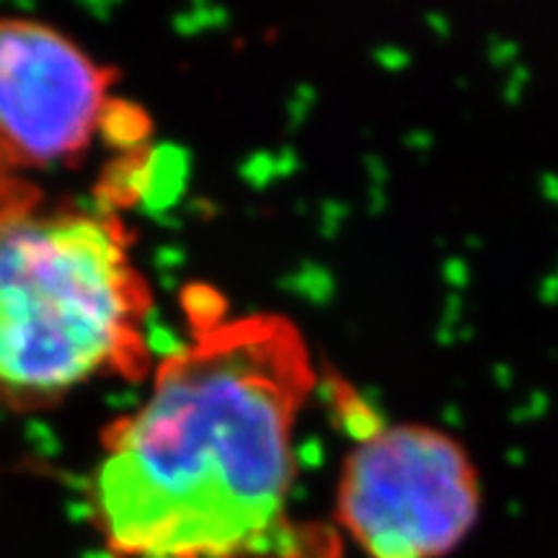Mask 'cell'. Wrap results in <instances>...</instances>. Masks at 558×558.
Returning a JSON list of instances; mask_svg holds the SVG:
<instances>
[{
	"mask_svg": "<svg viewBox=\"0 0 558 558\" xmlns=\"http://www.w3.org/2000/svg\"><path fill=\"white\" fill-rule=\"evenodd\" d=\"M190 333L150 393L101 432L88 514L114 558H339L290 514L295 427L316 386L311 347L282 313H230L186 292Z\"/></svg>",
	"mask_w": 558,
	"mask_h": 558,
	"instance_id": "cell-1",
	"label": "cell"
},
{
	"mask_svg": "<svg viewBox=\"0 0 558 558\" xmlns=\"http://www.w3.org/2000/svg\"><path fill=\"white\" fill-rule=\"evenodd\" d=\"M153 290L120 215L41 207L0 222V407L39 411L153 373Z\"/></svg>",
	"mask_w": 558,
	"mask_h": 558,
	"instance_id": "cell-2",
	"label": "cell"
},
{
	"mask_svg": "<svg viewBox=\"0 0 558 558\" xmlns=\"http://www.w3.org/2000/svg\"><path fill=\"white\" fill-rule=\"evenodd\" d=\"M481 512L471 452L445 429L403 422L360 437L341 465L337 520L367 558H445Z\"/></svg>",
	"mask_w": 558,
	"mask_h": 558,
	"instance_id": "cell-3",
	"label": "cell"
},
{
	"mask_svg": "<svg viewBox=\"0 0 558 558\" xmlns=\"http://www.w3.org/2000/svg\"><path fill=\"white\" fill-rule=\"evenodd\" d=\"M114 86L117 70L58 26L0 16V156L19 171L78 166L104 140L143 135Z\"/></svg>",
	"mask_w": 558,
	"mask_h": 558,
	"instance_id": "cell-4",
	"label": "cell"
},
{
	"mask_svg": "<svg viewBox=\"0 0 558 558\" xmlns=\"http://www.w3.org/2000/svg\"><path fill=\"white\" fill-rule=\"evenodd\" d=\"M41 205L37 184L0 156V222Z\"/></svg>",
	"mask_w": 558,
	"mask_h": 558,
	"instance_id": "cell-5",
	"label": "cell"
}]
</instances>
